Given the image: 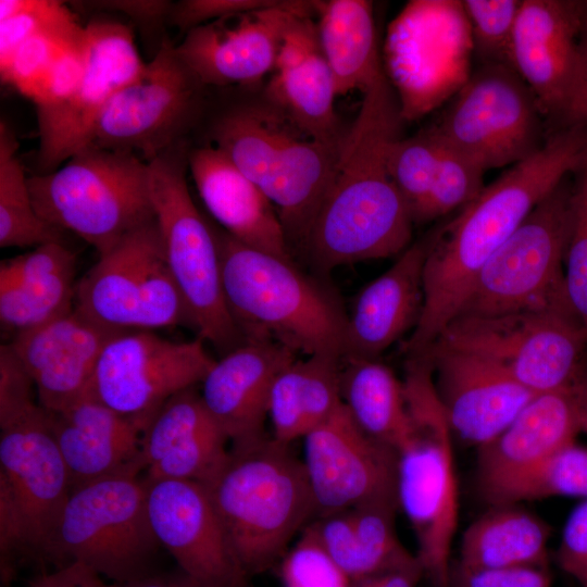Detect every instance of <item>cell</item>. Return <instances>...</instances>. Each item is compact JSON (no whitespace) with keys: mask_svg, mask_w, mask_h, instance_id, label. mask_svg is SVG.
I'll return each instance as SVG.
<instances>
[{"mask_svg":"<svg viewBox=\"0 0 587 587\" xmlns=\"http://www.w3.org/2000/svg\"><path fill=\"white\" fill-rule=\"evenodd\" d=\"M587 159V126L548 134L544 146L484 187L434 230L423 267V309L404 345L425 352L457 316L477 274L535 207Z\"/></svg>","mask_w":587,"mask_h":587,"instance_id":"obj_1","label":"cell"},{"mask_svg":"<svg viewBox=\"0 0 587 587\" xmlns=\"http://www.w3.org/2000/svg\"><path fill=\"white\" fill-rule=\"evenodd\" d=\"M402 118L400 98L387 75L362 93L303 245L302 255L317 272L400 255L410 246L414 222L388 166Z\"/></svg>","mask_w":587,"mask_h":587,"instance_id":"obj_2","label":"cell"},{"mask_svg":"<svg viewBox=\"0 0 587 587\" xmlns=\"http://www.w3.org/2000/svg\"><path fill=\"white\" fill-rule=\"evenodd\" d=\"M202 485L248 576L279 562L317 516L302 459L265 433L232 442Z\"/></svg>","mask_w":587,"mask_h":587,"instance_id":"obj_3","label":"cell"},{"mask_svg":"<svg viewBox=\"0 0 587 587\" xmlns=\"http://www.w3.org/2000/svg\"><path fill=\"white\" fill-rule=\"evenodd\" d=\"M228 311L245 339H271L309 355L346 353L347 313L334 292L292 259L214 229Z\"/></svg>","mask_w":587,"mask_h":587,"instance_id":"obj_4","label":"cell"},{"mask_svg":"<svg viewBox=\"0 0 587 587\" xmlns=\"http://www.w3.org/2000/svg\"><path fill=\"white\" fill-rule=\"evenodd\" d=\"M210 138L271 200L292 257L301 254L342 142L313 139L263 97L223 112Z\"/></svg>","mask_w":587,"mask_h":587,"instance_id":"obj_5","label":"cell"},{"mask_svg":"<svg viewBox=\"0 0 587 587\" xmlns=\"http://www.w3.org/2000/svg\"><path fill=\"white\" fill-rule=\"evenodd\" d=\"M410 421L397 450V499L414 532L424 575L447 587L459 517L452 432L428 357H410L402 380Z\"/></svg>","mask_w":587,"mask_h":587,"instance_id":"obj_6","label":"cell"},{"mask_svg":"<svg viewBox=\"0 0 587 587\" xmlns=\"http://www.w3.org/2000/svg\"><path fill=\"white\" fill-rule=\"evenodd\" d=\"M28 187L43 221L76 234L99 257L155 218L148 163L130 152L87 146L63 166L28 177Z\"/></svg>","mask_w":587,"mask_h":587,"instance_id":"obj_7","label":"cell"},{"mask_svg":"<svg viewBox=\"0 0 587 587\" xmlns=\"http://www.w3.org/2000/svg\"><path fill=\"white\" fill-rule=\"evenodd\" d=\"M180 145L148 163L150 196L166 260L199 338L225 354L243 342L225 301L214 229L189 192Z\"/></svg>","mask_w":587,"mask_h":587,"instance_id":"obj_8","label":"cell"},{"mask_svg":"<svg viewBox=\"0 0 587 587\" xmlns=\"http://www.w3.org/2000/svg\"><path fill=\"white\" fill-rule=\"evenodd\" d=\"M161 547L151 528L142 475L123 474L71 491L47 555L125 583L151 572Z\"/></svg>","mask_w":587,"mask_h":587,"instance_id":"obj_9","label":"cell"},{"mask_svg":"<svg viewBox=\"0 0 587 587\" xmlns=\"http://www.w3.org/2000/svg\"><path fill=\"white\" fill-rule=\"evenodd\" d=\"M572 201L570 175L489 258L457 316H496L570 304L563 265Z\"/></svg>","mask_w":587,"mask_h":587,"instance_id":"obj_10","label":"cell"},{"mask_svg":"<svg viewBox=\"0 0 587 587\" xmlns=\"http://www.w3.org/2000/svg\"><path fill=\"white\" fill-rule=\"evenodd\" d=\"M435 344L491 360L534 395L571 388L587 365V330L570 304L457 316Z\"/></svg>","mask_w":587,"mask_h":587,"instance_id":"obj_11","label":"cell"},{"mask_svg":"<svg viewBox=\"0 0 587 587\" xmlns=\"http://www.w3.org/2000/svg\"><path fill=\"white\" fill-rule=\"evenodd\" d=\"M432 127L485 172L527 159L548 137L535 93L512 66L496 63H480Z\"/></svg>","mask_w":587,"mask_h":587,"instance_id":"obj_12","label":"cell"},{"mask_svg":"<svg viewBox=\"0 0 587 587\" xmlns=\"http://www.w3.org/2000/svg\"><path fill=\"white\" fill-rule=\"evenodd\" d=\"M0 428L1 557L47 554L71 494L50 413L38 404Z\"/></svg>","mask_w":587,"mask_h":587,"instance_id":"obj_13","label":"cell"},{"mask_svg":"<svg viewBox=\"0 0 587 587\" xmlns=\"http://www.w3.org/2000/svg\"><path fill=\"white\" fill-rule=\"evenodd\" d=\"M74 307L116 330L192 327L155 218L99 257L77 280Z\"/></svg>","mask_w":587,"mask_h":587,"instance_id":"obj_14","label":"cell"},{"mask_svg":"<svg viewBox=\"0 0 587 587\" xmlns=\"http://www.w3.org/2000/svg\"><path fill=\"white\" fill-rule=\"evenodd\" d=\"M214 362L199 337L174 341L153 330H122L105 345L88 394L143 432L171 398L201 384Z\"/></svg>","mask_w":587,"mask_h":587,"instance_id":"obj_15","label":"cell"},{"mask_svg":"<svg viewBox=\"0 0 587 587\" xmlns=\"http://www.w3.org/2000/svg\"><path fill=\"white\" fill-rule=\"evenodd\" d=\"M202 88L164 41L141 75L111 99L88 146L140 152L151 161L180 143L198 115Z\"/></svg>","mask_w":587,"mask_h":587,"instance_id":"obj_16","label":"cell"},{"mask_svg":"<svg viewBox=\"0 0 587 587\" xmlns=\"http://www.w3.org/2000/svg\"><path fill=\"white\" fill-rule=\"evenodd\" d=\"M85 26L88 61L80 82L62 102L37 109L39 174L57 170L87 147L111 99L146 67L129 26L107 20Z\"/></svg>","mask_w":587,"mask_h":587,"instance_id":"obj_17","label":"cell"},{"mask_svg":"<svg viewBox=\"0 0 587 587\" xmlns=\"http://www.w3.org/2000/svg\"><path fill=\"white\" fill-rule=\"evenodd\" d=\"M317 516L364 505L398 509L397 451L367 435L344 403L303 437Z\"/></svg>","mask_w":587,"mask_h":587,"instance_id":"obj_18","label":"cell"},{"mask_svg":"<svg viewBox=\"0 0 587 587\" xmlns=\"http://www.w3.org/2000/svg\"><path fill=\"white\" fill-rule=\"evenodd\" d=\"M305 14L315 1L279 0L195 27L175 51L203 87L250 86L272 74L288 27Z\"/></svg>","mask_w":587,"mask_h":587,"instance_id":"obj_19","label":"cell"},{"mask_svg":"<svg viewBox=\"0 0 587 587\" xmlns=\"http://www.w3.org/2000/svg\"><path fill=\"white\" fill-rule=\"evenodd\" d=\"M151 528L178 570L198 587H247L207 489L189 480H145Z\"/></svg>","mask_w":587,"mask_h":587,"instance_id":"obj_20","label":"cell"},{"mask_svg":"<svg viewBox=\"0 0 587 587\" xmlns=\"http://www.w3.org/2000/svg\"><path fill=\"white\" fill-rule=\"evenodd\" d=\"M422 354L432 362L452 434L477 449L497 437L537 396L483 355L436 344Z\"/></svg>","mask_w":587,"mask_h":587,"instance_id":"obj_21","label":"cell"},{"mask_svg":"<svg viewBox=\"0 0 587 587\" xmlns=\"http://www.w3.org/2000/svg\"><path fill=\"white\" fill-rule=\"evenodd\" d=\"M587 1L522 0L512 66L535 93L547 129L561 114L578 66Z\"/></svg>","mask_w":587,"mask_h":587,"instance_id":"obj_22","label":"cell"},{"mask_svg":"<svg viewBox=\"0 0 587 587\" xmlns=\"http://www.w3.org/2000/svg\"><path fill=\"white\" fill-rule=\"evenodd\" d=\"M120 332L73 307L16 334L9 345L30 375L39 404L59 412L88 394L105 345Z\"/></svg>","mask_w":587,"mask_h":587,"instance_id":"obj_23","label":"cell"},{"mask_svg":"<svg viewBox=\"0 0 587 587\" xmlns=\"http://www.w3.org/2000/svg\"><path fill=\"white\" fill-rule=\"evenodd\" d=\"M313 16L299 15L288 27L262 97L308 136L340 145L348 127L335 110V82Z\"/></svg>","mask_w":587,"mask_h":587,"instance_id":"obj_24","label":"cell"},{"mask_svg":"<svg viewBox=\"0 0 587 587\" xmlns=\"http://www.w3.org/2000/svg\"><path fill=\"white\" fill-rule=\"evenodd\" d=\"M580 433L571 388L535 396L492 440L477 449L479 495L490 505L512 483Z\"/></svg>","mask_w":587,"mask_h":587,"instance_id":"obj_25","label":"cell"},{"mask_svg":"<svg viewBox=\"0 0 587 587\" xmlns=\"http://www.w3.org/2000/svg\"><path fill=\"white\" fill-rule=\"evenodd\" d=\"M296 352L271 339H245L215 361L200 397L230 444L264 434L268 400L278 374Z\"/></svg>","mask_w":587,"mask_h":587,"instance_id":"obj_26","label":"cell"},{"mask_svg":"<svg viewBox=\"0 0 587 587\" xmlns=\"http://www.w3.org/2000/svg\"><path fill=\"white\" fill-rule=\"evenodd\" d=\"M230 441L193 388L171 398L142 433L145 480L205 484L224 463Z\"/></svg>","mask_w":587,"mask_h":587,"instance_id":"obj_27","label":"cell"},{"mask_svg":"<svg viewBox=\"0 0 587 587\" xmlns=\"http://www.w3.org/2000/svg\"><path fill=\"white\" fill-rule=\"evenodd\" d=\"M71 491L115 475H142V429L90 394L49 412Z\"/></svg>","mask_w":587,"mask_h":587,"instance_id":"obj_28","label":"cell"},{"mask_svg":"<svg viewBox=\"0 0 587 587\" xmlns=\"http://www.w3.org/2000/svg\"><path fill=\"white\" fill-rule=\"evenodd\" d=\"M434 232L410 245L366 285L347 313L344 358L377 359L415 328L423 309V267Z\"/></svg>","mask_w":587,"mask_h":587,"instance_id":"obj_29","label":"cell"},{"mask_svg":"<svg viewBox=\"0 0 587 587\" xmlns=\"http://www.w3.org/2000/svg\"><path fill=\"white\" fill-rule=\"evenodd\" d=\"M188 168L210 214L238 241L292 259L282 222L265 193L213 145L187 155Z\"/></svg>","mask_w":587,"mask_h":587,"instance_id":"obj_30","label":"cell"},{"mask_svg":"<svg viewBox=\"0 0 587 587\" xmlns=\"http://www.w3.org/2000/svg\"><path fill=\"white\" fill-rule=\"evenodd\" d=\"M75 273L76 257L64 242L45 243L2 260V328L15 336L68 312L74 307Z\"/></svg>","mask_w":587,"mask_h":587,"instance_id":"obj_31","label":"cell"},{"mask_svg":"<svg viewBox=\"0 0 587 587\" xmlns=\"http://www.w3.org/2000/svg\"><path fill=\"white\" fill-rule=\"evenodd\" d=\"M320 46L336 93H364L385 74L378 51L373 3L366 0L315 1Z\"/></svg>","mask_w":587,"mask_h":587,"instance_id":"obj_32","label":"cell"},{"mask_svg":"<svg viewBox=\"0 0 587 587\" xmlns=\"http://www.w3.org/2000/svg\"><path fill=\"white\" fill-rule=\"evenodd\" d=\"M342 359L309 355L276 377L268 400L272 436L291 445L330 417L341 405Z\"/></svg>","mask_w":587,"mask_h":587,"instance_id":"obj_33","label":"cell"},{"mask_svg":"<svg viewBox=\"0 0 587 587\" xmlns=\"http://www.w3.org/2000/svg\"><path fill=\"white\" fill-rule=\"evenodd\" d=\"M551 529L535 514L516 504L495 505L463 533L458 565L499 569L548 564Z\"/></svg>","mask_w":587,"mask_h":587,"instance_id":"obj_34","label":"cell"},{"mask_svg":"<svg viewBox=\"0 0 587 587\" xmlns=\"http://www.w3.org/2000/svg\"><path fill=\"white\" fill-rule=\"evenodd\" d=\"M341 399L367 435L396 451L407 439L410 421L402 380L377 359L344 358Z\"/></svg>","mask_w":587,"mask_h":587,"instance_id":"obj_35","label":"cell"},{"mask_svg":"<svg viewBox=\"0 0 587 587\" xmlns=\"http://www.w3.org/2000/svg\"><path fill=\"white\" fill-rule=\"evenodd\" d=\"M18 141L9 125L0 123V247H38L64 242L63 232L37 213L22 162Z\"/></svg>","mask_w":587,"mask_h":587,"instance_id":"obj_36","label":"cell"},{"mask_svg":"<svg viewBox=\"0 0 587 587\" xmlns=\"http://www.w3.org/2000/svg\"><path fill=\"white\" fill-rule=\"evenodd\" d=\"M84 32L85 25L73 15L28 38L0 62L2 83L33 101L53 67Z\"/></svg>","mask_w":587,"mask_h":587,"instance_id":"obj_37","label":"cell"},{"mask_svg":"<svg viewBox=\"0 0 587 587\" xmlns=\"http://www.w3.org/2000/svg\"><path fill=\"white\" fill-rule=\"evenodd\" d=\"M558 496L587 500V448L575 441L509 485L491 507Z\"/></svg>","mask_w":587,"mask_h":587,"instance_id":"obj_38","label":"cell"},{"mask_svg":"<svg viewBox=\"0 0 587 587\" xmlns=\"http://www.w3.org/2000/svg\"><path fill=\"white\" fill-rule=\"evenodd\" d=\"M442 143L432 126L392 145L388 166L391 178L414 218L434 185ZM414 222V221H413Z\"/></svg>","mask_w":587,"mask_h":587,"instance_id":"obj_39","label":"cell"},{"mask_svg":"<svg viewBox=\"0 0 587 587\" xmlns=\"http://www.w3.org/2000/svg\"><path fill=\"white\" fill-rule=\"evenodd\" d=\"M441 143L442 151L434 185L415 214L414 223L433 221L461 210L474 201L484 188L485 171L464 154Z\"/></svg>","mask_w":587,"mask_h":587,"instance_id":"obj_40","label":"cell"},{"mask_svg":"<svg viewBox=\"0 0 587 587\" xmlns=\"http://www.w3.org/2000/svg\"><path fill=\"white\" fill-rule=\"evenodd\" d=\"M462 7L479 62L512 66V43L522 0H465Z\"/></svg>","mask_w":587,"mask_h":587,"instance_id":"obj_41","label":"cell"},{"mask_svg":"<svg viewBox=\"0 0 587 587\" xmlns=\"http://www.w3.org/2000/svg\"><path fill=\"white\" fill-rule=\"evenodd\" d=\"M572 177V222L564 258V283L571 309L587 330V159Z\"/></svg>","mask_w":587,"mask_h":587,"instance_id":"obj_42","label":"cell"},{"mask_svg":"<svg viewBox=\"0 0 587 587\" xmlns=\"http://www.w3.org/2000/svg\"><path fill=\"white\" fill-rule=\"evenodd\" d=\"M284 587H351L350 577L307 526L279 561Z\"/></svg>","mask_w":587,"mask_h":587,"instance_id":"obj_43","label":"cell"},{"mask_svg":"<svg viewBox=\"0 0 587 587\" xmlns=\"http://www.w3.org/2000/svg\"><path fill=\"white\" fill-rule=\"evenodd\" d=\"M75 15L55 0L0 1V62L28 38Z\"/></svg>","mask_w":587,"mask_h":587,"instance_id":"obj_44","label":"cell"},{"mask_svg":"<svg viewBox=\"0 0 587 587\" xmlns=\"http://www.w3.org/2000/svg\"><path fill=\"white\" fill-rule=\"evenodd\" d=\"M308 526L322 548L351 580L369 574L351 510L319 515Z\"/></svg>","mask_w":587,"mask_h":587,"instance_id":"obj_45","label":"cell"},{"mask_svg":"<svg viewBox=\"0 0 587 587\" xmlns=\"http://www.w3.org/2000/svg\"><path fill=\"white\" fill-rule=\"evenodd\" d=\"M35 384L9 344L0 347V426L39 404Z\"/></svg>","mask_w":587,"mask_h":587,"instance_id":"obj_46","label":"cell"},{"mask_svg":"<svg viewBox=\"0 0 587 587\" xmlns=\"http://www.w3.org/2000/svg\"><path fill=\"white\" fill-rule=\"evenodd\" d=\"M447 587H551L547 567L464 569L452 564Z\"/></svg>","mask_w":587,"mask_h":587,"instance_id":"obj_47","label":"cell"},{"mask_svg":"<svg viewBox=\"0 0 587 587\" xmlns=\"http://www.w3.org/2000/svg\"><path fill=\"white\" fill-rule=\"evenodd\" d=\"M279 0H184L172 4L168 20L186 33L229 15L274 5Z\"/></svg>","mask_w":587,"mask_h":587,"instance_id":"obj_48","label":"cell"},{"mask_svg":"<svg viewBox=\"0 0 587 587\" xmlns=\"http://www.w3.org/2000/svg\"><path fill=\"white\" fill-rule=\"evenodd\" d=\"M559 566L580 587H587V500L567 517L557 551Z\"/></svg>","mask_w":587,"mask_h":587,"instance_id":"obj_49","label":"cell"},{"mask_svg":"<svg viewBox=\"0 0 587 587\" xmlns=\"http://www.w3.org/2000/svg\"><path fill=\"white\" fill-rule=\"evenodd\" d=\"M577 126H587V20L579 37L578 66L570 96L548 134Z\"/></svg>","mask_w":587,"mask_h":587,"instance_id":"obj_50","label":"cell"},{"mask_svg":"<svg viewBox=\"0 0 587 587\" xmlns=\"http://www.w3.org/2000/svg\"><path fill=\"white\" fill-rule=\"evenodd\" d=\"M423 566L411 552L395 563L351 582V587H417Z\"/></svg>","mask_w":587,"mask_h":587,"instance_id":"obj_51","label":"cell"},{"mask_svg":"<svg viewBox=\"0 0 587 587\" xmlns=\"http://www.w3.org/2000/svg\"><path fill=\"white\" fill-rule=\"evenodd\" d=\"M29 587H111V584L86 565L72 562L36 576Z\"/></svg>","mask_w":587,"mask_h":587,"instance_id":"obj_52","label":"cell"},{"mask_svg":"<svg viewBox=\"0 0 587 587\" xmlns=\"http://www.w3.org/2000/svg\"><path fill=\"white\" fill-rule=\"evenodd\" d=\"M122 11L135 20L152 23L168 17L172 4L167 1H96L90 5Z\"/></svg>","mask_w":587,"mask_h":587,"instance_id":"obj_53","label":"cell"},{"mask_svg":"<svg viewBox=\"0 0 587 587\" xmlns=\"http://www.w3.org/2000/svg\"><path fill=\"white\" fill-rule=\"evenodd\" d=\"M196 585L179 570L175 574H147L125 583H111V587H192Z\"/></svg>","mask_w":587,"mask_h":587,"instance_id":"obj_54","label":"cell"},{"mask_svg":"<svg viewBox=\"0 0 587 587\" xmlns=\"http://www.w3.org/2000/svg\"><path fill=\"white\" fill-rule=\"evenodd\" d=\"M575 398L580 432L587 433V365L572 386Z\"/></svg>","mask_w":587,"mask_h":587,"instance_id":"obj_55","label":"cell"}]
</instances>
